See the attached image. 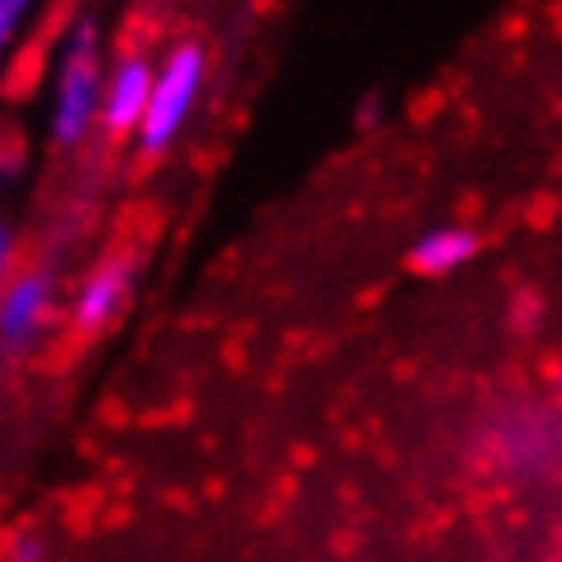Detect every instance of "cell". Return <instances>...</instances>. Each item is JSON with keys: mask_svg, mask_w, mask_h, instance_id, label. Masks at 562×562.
Segmentation results:
<instances>
[{"mask_svg": "<svg viewBox=\"0 0 562 562\" xmlns=\"http://www.w3.org/2000/svg\"><path fill=\"white\" fill-rule=\"evenodd\" d=\"M101 91H105V48H101V24L81 15L67 34V48L58 58V87H53V144L77 148L101 120Z\"/></svg>", "mask_w": 562, "mask_h": 562, "instance_id": "obj_1", "label": "cell"}, {"mask_svg": "<svg viewBox=\"0 0 562 562\" xmlns=\"http://www.w3.org/2000/svg\"><path fill=\"white\" fill-rule=\"evenodd\" d=\"M205 48L195 38H181L177 48L162 53L158 72H153V101H148V115L138 124L134 144L144 158H158L177 144V134L187 130L191 110L201 105V91H205Z\"/></svg>", "mask_w": 562, "mask_h": 562, "instance_id": "obj_2", "label": "cell"}, {"mask_svg": "<svg viewBox=\"0 0 562 562\" xmlns=\"http://www.w3.org/2000/svg\"><path fill=\"white\" fill-rule=\"evenodd\" d=\"M53 291H58V281L48 267H20L10 277V286L0 291V353L5 358H20L38 344L53 315Z\"/></svg>", "mask_w": 562, "mask_h": 562, "instance_id": "obj_3", "label": "cell"}, {"mask_svg": "<svg viewBox=\"0 0 562 562\" xmlns=\"http://www.w3.org/2000/svg\"><path fill=\"white\" fill-rule=\"evenodd\" d=\"M134 281H138V258L134 252H110L105 262H95L81 286L72 291V329L77 334H101L124 315V305L134 296Z\"/></svg>", "mask_w": 562, "mask_h": 562, "instance_id": "obj_4", "label": "cell"}, {"mask_svg": "<svg viewBox=\"0 0 562 562\" xmlns=\"http://www.w3.org/2000/svg\"><path fill=\"white\" fill-rule=\"evenodd\" d=\"M153 67L144 53H120L115 63L105 67V91H101V130L110 138H134L138 124L148 115V101H153Z\"/></svg>", "mask_w": 562, "mask_h": 562, "instance_id": "obj_5", "label": "cell"}, {"mask_svg": "<svg viewBox=\"0 0 562 562\" xmlns=\"http://www.w3.org/2000/svg\"><path fill=\"white\" fill-rule=\"evenodd\" d=\"M476 252H482L476 229H468V224H434V229H425L411 244L405 262H411L419 277H453L468 262H476Z\"/></svg>", "mask_w": 562, "mask_h": 562, "instance_id": "obj_6", "label": "cell"}, {"mask_svg": "<svg viewBox=\"0 0 562 562\" xmlns=\"http://www.w3.org/2000/svg\"><path fill=\"white\" fill-rule=\"evenodd\" d=\"M24 24H30V5H24V0H0V58L15 48Z\"/></svg>", "mask_w": 562, "mask_h": 562, "instance_id": "obj_7", "label": "cell"}, {"mask_svg": "<svg viewBox=\"0 0 562 562\" xmlns=\"http://www.w3.org/2000/svg\"><path fill=\"white\" fill-rule=\"evenodd\" d=\"M44 553H48V543L38 529H20L15 539L5 543V562H44Z\"/></svg>", "mask_w": 562, "mask_h": 562, "instance_id": "obj_8", "label": "cell"}, {"mask_svg": "<svg viewBox=\"0 0 562 562\" xmlns=\"http://www.w3.org/2000/svg\"><path fill=\"white\" fill-rule=\"evenodd\" d=\"M15 252H20L15 229H10V224L0 220V291H5V286H10V277L20 272V267H15Z\"/></svg>", "mask_w": 562, "mask_h": 562, "instance_id": "obj_9", "label": "cell"}]
</instances>
